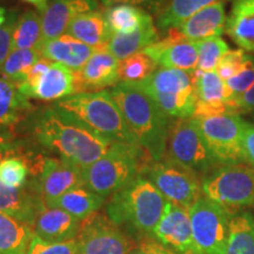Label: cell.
<instances>
[{
	"instance_id": "obj_1",
	"label": "cell",
	"mask_w": 254,
	"mask_h": 254,
	"mask_svg": "<svg viewBox=\"0 0 254 254\" xmlns=\"http://www.w3.org/2000/svg\"><path fill=\"white\" fill-rule=\"evenodd\" d=\"M21 128L41 147L81 170L103 157L112 144L56 104L34 110Z\"/></svg>"
},
{
	"instance_id": "obj_2",
	"label": "cell",
	"mask_w": 254,
	"mask_h": 254,
	"mask_svg": "<svg viewBox=\"0 0 254 254\" xmlns=\"http://www.w3.org/2000/svg\"><path fill=\"white\" fill-rule=\"evenodd\" d=\"M135 141L153 161L165 158L173 118L135 85L119 82L110 91Z\"/></svg>"
},
{
	"instance_id": "obj_3",
	"label": "cell",
	"mask_w": 254,
	"mask_h": 254,
	"mask_svg": "<svg viewBox=\"0 0 254 254\" xmlns=\"http://www.w3.org/2000/svg\"><path fill=\"white\" fill-rule=\"evenodd\" d=\"M167 200L147 178L139 176L111 195L107 218L117 226L142 236H153Z\"/></svg>"
},
{
	"instance_id": "obj_4",
	"label": "cell",
	"mask_w": 254,
	"mask_h": 254,
	"mask_svg": "<svg viewBox=\"0 0 254 254\" xmlns=\"http://www.w3.org/2000/svg\"><path fill=\"white\" fill-rule=\"evenodd\" d=\"M152 161L139 145L112 142L103 157L82 170L85 186L106 199L142 176Z\"/></svg>"
},
{
	"instance_id": "obj_5",
	"label": "cell",
	"mask_w": 254,
	"mask_h": 254,
	"mask_svg": "<svg viewBox=\"0 0 254 254\" xmlns=\"http://www.w3.org/2000/svg\"><path fill=\"white\" fill-rule=\"evenodd\" d=\"M55 104L73 114L110 142L138 145L110 92H84Z\"/></svg>"
},
{
	"instance_id": "obj_6",
	"label": "cell",
	"mask_w": 254,
	"mask_h": 254,
	"mask_svg": "<svg viewBox=\"0 0 254 254\" xmlns=\"http://www.w3.org/2000/svg\"><path fill=\"white\" fill-rule=\"evenodd\" d=\"M173 119L190 118L196 104L193 72L159 68L144 81L135 84Z\"/></svg>"
},
{
	"instance_id": "obj_7",
	"label": "cell",
	"mask_w": 254,
	"mask_h": 254,
	"mask_svg": "<svg viewBox=\"0 0 254 254\" xmlns=\"http://www.w3.org/2000/svg\"><path fill=\"white\" fill-rule=\"evenodd\" d=\"M206 198L234 211L254 205V168L245 163L219 165L201 179Z\"/></svg>"
},
{
	"instance_id": "obj_8",
	"label": "cell",
	"mask_w": 254,
	"mask_h": 254,
	"mask_svg": "<svg viewBox=\"0 0 254 254\" xmlns=\"http://www.w3.org/2000/svg\"><path fill=\"white\" fill-rule=\"evenodd\" d=\"M165 157L193 171L198 176H205L219 166L192 117L173 120Z\"/></svg>"
},
{
	"instance_id": "obj_9",
	"label": "cell",
	"mask_w": 254,
	"mask_h": 254,
	"mask_svg": "<svg viewBox=\"0 0 254 254\" xmlns=\"http://www.w3.org/2000/svg\"><path fill=\"white\" fill-rule=\"evenodd\" d=\"M142 176L157 187L167 201L185 209H190L201 198V182L198 174L166 157L152 161Z\"/></svg>"
},
{
	"instance_id": "obj_10",
	"label": "cell",
	"mask_w": 254,
	"mask_h": 254,
	"mask_svg": "<svg viewBox=\"0 0 254 254\" xmlns=\"http://www.w3.org/2000/svg\"><path fill=\"white\" fill-rule=\"evenodd\" d=\"M193 119L218 165L244 163L241 147L244 120L239 114L226 113Z\"/></svg>"
},
{
	"instance_id": "obj_11",
	"label": "cell",
	"mask_w": 254,
	"mask_h": 254,
	"mask_svg": "<svg viewBox=\"0 0 254 254\" xmlns=\"http://www.w3.org/2000/svg\"><path fill=\"white\" fill-rule=\"evenodd\" d=\"M193 239L200 254H224L232 214L224 206L201 196L189 209Z\"/></svg>"
},
{
	"instance_id": "obj_12",
	"label": "cell",
	"mask_w": 254,
	"mask_h": 254,
	"mask_svg": "<svg viewBox=\"0 0 254 254\" xmlns=\"http://www.w3.org/2000/svg\"><path fill=\"white\" fill-rule=\"evenodd\" d=\"M80 254H128V238L114 222L97 213L81 221L77 237Z\"/></svg>"
},
{
	"instance_id": "obj_13",
	"label": "cell",
	"mask_w": 254,
	"mask_h": 254,
	"mask_svg": "<svg viewBox=\"0 0 254 254\" xmlns=\"http://www.w3.org/2000/svg\"><path fill=\"white\" fill-rule=\"evenodd\" d=\"M85 186L82 170L62 159L45 157L40 171L30 187L46 205L55 201L68 190Z\"/></svg>"
},
{
	"instance_id": "obj_14",
	"label": "cell",
	"mask_w": 254,
	"mask_h": 254,
	"mask_svg": "<svg viewBox=\"0 0 254 254\" xmlns=\"http://www.w3.org/2000/svg\"><path fill=\"white\" fill-rule=\"evenodd\" d=\"M168 34L142 52L150 56L160 68H176L194 72L198 67V47L187 39L179 28L168 30Z\"/></svg>"
},
{
	"instance_id": "obj_15",
	"label": "cell",
	"mask_w": 254,
	"mask_h": 254,
	"mask_svg": "<svg viewBox=\"0 0 254 254\" xmlns=\"http://www.w3.org/2000/svg\"><path fill=\"white\" fill-rule=\"evenodd\" d=\"M20 93L27 99L57 101L77 94L75 71L62 64L53 63L45 73L39 77L25 80L17 85Z\"/></svg>"
},
{
	"instance_id": "obj_16",
	"label": "cell",
	"mask_w": 254,
	"mask_h": 254,
	"mask_svg": "<svg viewBox=\"0 0 254 254\" xmlns=\"http://www.w3.org/2000/svg\"><path fill=\"white\" fill-rule=\"evenodd\" d=\"M152 237L178 254H200L193 239L189 209L171 201L166 202L163 217Z\"/></svg>"
},
{
	"instance_id": "obj_17",
	"label": "cell",
	"mask_w": 254,
	"mask_h": 254,
	"mask_svg": "<svg viewBox=\"0 0 254 254\" xmlns=\"http://www.w3.org/2000/svg\"><path fill=\"white\" fill-rule=\"evenodd\" d=\"M99 9V0H50L38 11L41 17L44 41L62 37L79 14Z\"/></svg>"
},
{
	"instance_id": "obj_18",
	"label": "cell",
	"mask_w": 254,
	"mask_h": 254,
	"mask_svg": "<svg viewBox=\"0 0 254 254\" xmlns=\"http://www.w3.org/2000/svg\"><path fill=\"white\" fill-rule=\"evenodd\" d=\"M120 60L101 46L80 71L75 72L77 77V94L87 91H100L105 87L119 84Z\"/></svg>"
},
{
	"instance_id": "obj_19",
	"label": "cell",
	"mask_w": 254,
	"mask_h": 254,
	"mask_svg": "<svg viewBox=\"0 0 254 254\" xmlns=\"http://www.w3.org/2000/svg\"><path fill=\"white\" fill-rule=\"evenodd\" d=\"M81 221L62 208L41 202L33 221V232L47 241L75 239L80 232Z\"/></svg>"
},
{
	"instance_id": "obj_20",
	"label": "cell",
	"mask_w": 254,
	"mask_h": 254,
	"mask_svg": "<svg viewBox=\"0 0 254 254\" xmlns=\"http://www.w3.org/2000/svg\"><path fill=\"white\" fill-rule=\"evenodd\" d=\"M37 107L19 91L17 84L0 77V134L13 135Z\"/></svg>"
},
{
	"instance_id": "obj_21",
	"label": "cell",
	"mask_w": 254,
	"mask_h": 254,
	"mask_svg": "<svg viewBox=\"0 0 254 254\" xmlns=\"http://www.w3.org/2000/svg\"><path fill=\"white\" fill-rule=\"evenodd\" d=\"M100 47H92L68 34L44 41L39 52L41 57L62 64L72 71H80Z\"/></svg>"
},
{
	"instance_id": "obj_22",
	"label": "cell",
	"mask_w": 254,
	"mask_h": 254,
	"mask_svg": "<svg viewBox=\"0 0 254 254\" xmlns=\"http://www.w3.org/2000/svg\"><path fill=\"white\" fill-rule=\"evenodd\" d=\"M13 135L0 134V154L7 138ZM43 200L36 190L31 187L23 190L8 189L0 183V212H4L12 217L19 219L20 221L26 222L30 226H33L38 207Z\"/></svg>"
},
{
	"instance_id": "obj_23",
	"label": "cell",
	"mask_w": 254,
	"mask_h": 254,
	"mask_svg": "<svg viewBox=\"0 0 254 254\" xmlns=\"http://www.w3.org/2000/svg\"><path fill=\"white\" fill-rule=\"evenodd\" d=\"M226 2H217L200 9L187 19L179 30L187 39L196 41L220 37L226 30Z\"/></svg>"
},
{
	"instance_id": "obj_24",
	"label": "cell",
	"mask_w": 254,
	"mask_h": 254,
	"mask_svg": "<svg viewBox=\"0 0 254 254\" xmlns=\"http://www.w3.org/2000/svg\"><path fill=\"white\" fill-rule=\"evenodd\" d=\"M225 31L240 50L254 52V0H233Z\"/></svg>"
},
{
	"instance_id": "obj_25",
	"label": "cell",
	"mask_w": 254,
	"mask_h": 254,
	"mask_svg": "<svg viewBox=\"0 0 254 254\" xmlns=\"http://www.w3.org/2000/svg\"><path fill=\"white\" fill-rule=\"evenodd\" d=\"M158 40L159 32L151 15L133 33L111 37L109 44H107V50L117 59L123 62V60L135 55V53L142 52L148 46L157 43Z\"/></svg>"
},
{
	"instance_id": "obj_26",
	"label": "cell",
	"mask_w": 254,
	"mask_h": 254,
	"mask_svg": "<svg viewBox=\"0 0 254 254\" xmlns=\"http://www.w3.org/2000/svg\"><path fill=\"white\" fill-rule=\"evenodd\" d=\"M66 34L92 47L106 46L112 37L105 20L104 12L99 9L75 17L68 25Z\"/></svg>"
},
{
	"instance_id": "obj_27",
	"label": "cell",
	"mask_w": 254,
	"mask_h": 254,
	"mask_svg": "<svg viewBox=\"0 0 254 254\" xmlns=\"http://www.w3.org/2000/svg\"><path fill=\"white\" fill-rule=\"evenodd\" d=\"M33 236L30 225L0 212V254H26Z\"/></svg>"
},
{
	"instance_id": "obj_28",
	"label": "cell",
	"mask_w": 254,
	"mask_h": 254,
	"mask_svg": "<svg viewBox=\"0 0 254 254\" xmlns=\"http://www.w3.org/2000/svg\"><path fill=\"white\" fill-rule=\"evenodd\" d=\"M105 201L106 199L103 196L88 190L86 186H81L66 192L49 206L62 208L78 220L84 221L85 219L94 214L105 204Z\"/></svg>"
},
{
	"instance_id": "obj_29",
	"label": "cell",
	"mask_w": 254,
	"mask_h": 254,
	"mask_svg": "<svg viewBox=\"0 0 254 254\" xmlns=\"http://www.w3.org/2000/svg\"><path fill=\"white\" fill-rule=\"evenodd\" d=\"M104 17L112 36L129 34L138 30L151 14L139 6L116 4L105 8Z\"/></svg>"
},
{
	"instance_id": "obj_30",
	"label": "cell",
	"mask_w": 254,
	"mask_h": 254,
	"mask_svg": "<svg viewBox=\"0 0 254 254\" xmlns=\"http://www.w3.org/2000/svg\"><path fill=\"white\" fill-rule=\"evenodd\" d=\"M228 0H170L163 11L157 15V27L161 31L179 28L187 19L217 2H227Z\"/></svg>"
},
{
	"instance_id": "obj_31",
	"label": "cell",
	"mask_w": 254,
	"mask_h": 254,
	"mask_svg": "<svg viewBox=\"0 0 254 254\" xmlns=\"http://www.w3.org/2000/svg\"><path fill=\"white\" fill-rule=\"evenodd\" d=\"M224 254H254V217L252 214L244 212L232 215Z\"/></svg>"
},
{
	"instance_id": "obj_32",
	"label": "cell",
	"mask_w": 254,
	"mask_h": 254,
	"mask_svg": "<svg viewBox=\"0 0 254 254\" xmlns=\"http://www.w3.org/2000/svg\"><path fill=\"white\" fill-rule=\"evenodd\" d=\"M43 43L44 37L40 13L34 9H27L18 18L13 31V37H12V51H39Z\"/></svg>"
},
{
	"instance_id": "obj_33",
	"label": "cell",
	"mask_w": 254,
	"mask_h": 254,
	"mask_svg": "<svg viewBox=\"0 0 254 254\" xmlns=\"http://www.w3.org/2000/svg\"><path fill=\"white\" fill-rule=\"evenodd\" d=\"M41 58L39 51L36 50H13L2 66L1 77L14 84H21L26 79L28 72L34 64Z\"/></svg>"
},
{
	"instance_id": "obj_34",
	"label": "cell",
	"mask_w": 254,
	"mask_h": 254,
	"mask_svg": "<svg viewBox=\"0 0 254 254\" xmlns=\"http://www.w3.org/2000/svg\"><path fill=\"white\" fill-rule=\"evenodd\" d=\"M157 63L144 52L135 53L120 62L119 82L135 85L144 81L157 71Z\"/></svg>"
},
{
	"instance_id": "obj_35",
	"label": "cell",
	"mask_w": 254,
	"mask_h": 254,
	"mask_svg": "<svg viewBox=\"0 0 254 254\" xmlns=\"http://www.w3.org/2000/svg\"><path fill=\"white\" fill-rule=\"evenodd\" d=\"M198 47V67L201 72L215 71L224 56L230 51V46L220 37L207 38L195 41Z\"/></svg>"
},
{
	"instance_id": "obj_36",
	"label": "cell",
	"mask_w": 254,
	"mask_h": 254,
	"mask_svg": "<svg viewBox=\"0 0 254 254\" xmlns=\"http://www.w3.org/2000/svg\"><path fill=\"white\" fill-rule=\"evenodd\" d=\"M26 254H80V250L77 238L66 241H47L34 234Z\"/></svg>"
},
{
	"instance_id": "obj_37",
	"label": "cell",
	"mask_w": 254,
	"mask_h": 254,
	"mask_svg": "<svg viewBox=\"0 0 254 254\" xmlns=\"http://www.w3.org/2000/svg\"><path fill=\"white\" fill-rule=\"evenodd\" d=\"M225 84H226L228 91H230L234 105L237 98L245 93L254 84V57L250 56L245 66L236 75H233V77L225 81Z\"/></svg>"
},
{
	"instance_id": "obj_38",
	"label": "cell",
	"mask_w": 254,
	"mask_h": 254,
	"mask_svg": "<svg viewBox=\"0 0 254 254\" xmlns=\"http://www.w3.org/2000/svg\"><path fill=\"white\" fill-rule=\"evenodd\" d=\"M250 55H247L243 50H230L224 58L221 59L220 64L218 65L215 72L218 73L219 77L222 80L226 81L228 79L236 75L241 68L245 66Z\"/></svg>"
},
{
	"instance_id": "obj_39",
	"label": "cell",
	"mask_w": 254,
	"mask_h": 254,
	"mask_svg": "<svg viewBox=\"0 0 254 254\" xmlns=\"http://www.w3.org/2000/svg\"><path fill=\"white\" fill-rule=\"evenodd\" d=\"M18 18L19 12L17 9H11L8 11L6 23L0 27V73H1L6 59L12 52V37H13V31L17 25Z\"/></svg>"
},
{
	"instance_id": "obj_40",
	"label": "cell",
	"mask_w": 254,
	"mask_h": 254,
	"mask_svg": "<svg viewBox=\"0 0 254 254\" xmlns=\"http://www.w3.org/2000/svg\"><path fill=\"white\" fill-rule=\"evenodd\" d=\"M244 163L254 168V124L244 120L241 138Z\"/></svg>"
},
{
	"instance_id": "obj_41",
	"label": "cell",
	"mask_w": 254,
	"mask_h": 254,
	"mask_svg": "<svg viewBox=\"0 0 254 254\" xmlns=\"http://www.w3.org/2000/svg\"><path fill=\"white\" fill-rule=\"evenodd\" d=\"M100 2H103L105 6H112L116 4H129L139 6V7L146 9V11H150L154 14H159L163 11L165 6L167 5V2L170 0H99Z\"/></svg>"
},
{
	"instance_id": "obj_42",
	"label": "cell",
	"mask_w": 254,
	"mask_h": 254,
	"mask_svg": "<svg viewBox=\"0 0 254 254\" xmlns=\"http://www.w3.org/2000/svg\"><path fill=\"white\" fill-rule=\"evenodd\" d=\"M128 254H178L174 251L167 249L161 244L154 241H145L135 249H132Z\"/></svg>"
},
{
	"instance_id": "obj_43",
	"label": "cell",
	"mask_w": 254,
	"mask_h": 254,
	"mask_svg": "<svg viewBox=\"0 0 254 254\" xmlns=\"http://www.w3.org/2000/svg\"><path fill=\"white\" fill-rule=\"evenodd\" d=\"M238 114H249L254 109V84L234 101Z\"/></svg>"
},
{
	"instance_id": "obj_44",
	"label": "cell",
	"mask_w": 254,
	"mask_h": 254,
	"mask_svg": "<svg viewBox=\"0 0 254 254\" xmlns=\"http://www.w3.org/2000/svg\"><path fill=\"white\" fill-rule=\"evenodd\" d=\"M23 1L27 2V4L36 6L38 11H41V9L45 7L46 4L50 1V0H23Z\"/></svg>"
},
{
	"instance_id": "obj_45",
	"label": "cell",
	"mask_w": 254,
	"mask_h": 254,
	"mask_svg": "<svg viewBox=\"0 0 254 254\" xmlns=\"http://www.w3.org/2000/svg\"><path fill=\"white\" fill-rule=\"evenodd\" d=\"M7 15H8V11L2 6H0V27L2 26L7 20Z\"/></svg>"
},
{
	"instance_id": "obj_46",
	"label": "cell",
	"mask_w": 254,
	"mask_h": 254,
	"mask_svg": "<svg viewBox=\"0 0 254 254\" xmlns=\"http://www.w3.org/2000/svg\"><path fill=\"white\" fill-rule=\"evenodd\" d=\"M249 114H250V116H251V118H252V119H253V122H254V109H253L252 111H251V112H250Z\"/></svg>"
}]
</instances>
